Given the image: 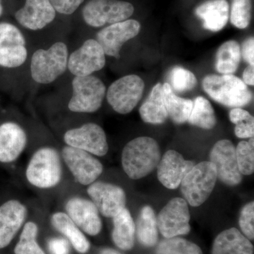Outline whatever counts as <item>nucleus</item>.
Instances as JSON below:
<instances>
[{
    "label": "nucleus",
    "mask_w": 254,
    "mask_h": 254,
    "mask_svg": "<svg viewBox=\"0 0 254 254\" xmlns=\"http://www.w3.org/2000/svg\"><path fill=\"white\" fill-rule=\"evenodd\" d=\"M161 159L158 143L150 137L134 138L125 145L122 153L125 173L131 180L146 177L158 166Z\"/></svg>",
    "instance_id": "nucleus-1"
},
{
    "label": "nucleus",
    "mask_w": 254,
    "mask_h": 254,
    "mask_svg": "<svg viewBox=\"0 0 254 254\" xmlns=\"http://www.w3.org/2000/svg\"><path fill=\"white\" fill-rule=\"evenodd\" d=\"M203 87L212 99L229 108L245 106L252 100L248 87L233 74L208 75L203 79Z\"/></svg>",
    "instance_id": "nucleus-2"
},
{
    "label": "nucleus",
    "mask_w": 254,
    "mask_h": 254,
    "mask_svg": "<svg viewBox=\"0 0 254 254\" xmlns=\"http://www.w3.org/2000/svg\"><path fill=\"white\" fill-rule=\"evenodd\" d=\"M68 52L63 42L55 43L48 50H36L32 55L31 74L33 81L49 84L66 72Z\"/></svg>",
    "instance_id": "nucleus-3"
},
{
    "label": "nucleus",
    "mask_w": 254,
    "mask_h": 254,
    "mask_svg": "<svg viewBox=\"0 0 254 254\" xmlns=\"http://www.w3.org/2000/svg\"><path fill=\"white\" fill-rule=\"evenodd\" d=\"M26 177L28 182L37 188L46 190L59 185L63 167L58 152L51 147L36 150L28 164Z\"/></svg>",
    "instance_id": "nucleus-4"
},
{
    "label": "nucleus",
    "mask_w": 254,
    "mask_h": 254,
    "mask_svg": "<svg viewBox=\"0 0 254 254\" xmlns=\"http://www.w3.org/2000/svg\"><path fill=\"white\" fill-rule=\"evenodd\" d=\"M217 178L216 169L210 161L195 165L180 184L184 199L193 207L203 204L213 192Z\"/></svg>",
    "instance_id": "nucleus-5"
},
{
    "label": "nucleus",
    "mask_w": 254,
    "mask_h": 254,
    "mask_svg": "<svg viewBox=\"0 0 254 254\" xmlns=\"http://www.w3.org/2000/svg\"><path fill=\"white\" fill-rule=\"evenodd\" d=\"M72 96L68 108L73 113H93L103 105L106 96L104 83L96 76H74L72 83Z\"/></svg>",
    "instance_id": "nucleus-6"
},
{
    "label": "nucleus",
    "mask_w": 254,
    "mask_h": 254,
    "mask_svg": "<svg viewBox=\"0 0 254 254\" xmlns=\"http://www.w3.org/2000/svg\"><path fill=\"white\" fill-rule=\"evenodd\" d=\"M134 12L131 3L120 0H90L83 7V18L88 26L102 27L128 19Z\"/></svg>",
    "instance_id": "nucleus-7"
},
{
    "label": "nucleus",
    "mask_w": 254,
    "mask_h": 254,
    "mask_svg": "<svg viewBox=\"0 0 254 254\" xmlns=\"http://www.w3.org/2000/svg\"><path fill=\"white\" fill-rule=\"evenodd\" d=\"M144 81L136 75H127L110 85L106 98L116 113L127 115L136 108L144 91Z\"/></svg>",
    "instance_id": "nucleus-8"
},
{
    "label": "nucleus",
    "mask_w": 254,
    "mask_h": 254,
    "mask_svg": "<svg viewBox=\"0 0 254 254\" xmlns=\"http://www.w3.org/2000/svg\"><path fill=\"white\" fill-rule=\"evenodd\" d=\"M64 141L68 146L103 157L109 150L106 134L103 128L95 123H87L68 130L64 135Z\"/></svg>",
    "instance_id": "nucleus-9"
},
{
    "label": "nucleus",
    "mask_w": 254,
    "mask_h": 254,
    "mask_svg": "<svg viewBox=\"0 0 254 254\" xmlns=\"http://www.w3.org/2000/svg\"><path fill=\"white\" fill-rule=\"evenodd\" d=\"M190 221L188 203L182 198L170 200L157 219L158 228L166 239L187 235L190 230Z\"/></svg>",
    "instance_id": "nucleus-10"
},
{
    "label": "nucleus",
    "mask_w": 254,
    "mask_h": 254,
    "mask_svg": "<svg viewBox=\"0 0 254 254\" xmlns=\"http://www.w3.org/2000/svg\"><path fill=\"white\" fill-rule=\"evenodd\" d=\"M62 153L68 170L82 185L89 186L103 173V166L100 160L88 152L66 145Z\"/></svg>",
    "instance_id": "nucleus-11"
},
{
    "label": "nucleus",
    "mask_w": 254,
    "mask_h": 254,
    "mask_svg": "<svg viewBox=\"0 0 254 254\" xmlns=\"http://www.w3.org/2000/svg\"><path fill=\"white\" fill-rule=\"evenodd\" d=\"M27 58L23 33L11 23H0V66L18 67L26 63Z\"/></svg>",
    "instance_id": "nucleus-12"
},
{
    "label": "nucleus",
    "mask_w": 254,
    "mask_h": 254,
    "mask_svg": "<svg viewBox=\"0 0 254 254\" xmlns=\"http://www.w3.org/2000/svg\"><path fill=\"white\" fill-rule=\"evenodd\" d=\"M105 55L96 40H87L68 56L67 68L74 76H90L104 68Z\"/></svg>",
    "instance_id": "nucleus-13"
},
{
    "label": "nucleus",
    "mask_w": 254,
    "mask_h": 254,
    "mask_svg": "<svg viewBox=\"0 0 254 254\" xmlns=\"http://www.w3.org/2000/svg\"><path fill=\"white\" fill-rule=\"evenodd\" d=\"M210 162L215 165L217 176L228 186L241 183L242 175L238 168L236 148L229 140H220L213 145L210 153Z\"/></svg>",
    "instance_id": "nucleus-14"
},
{
    "label": "nucleus",
    "mask_w": 254,
    "mask_h": 254,
    "mask_svg": "<svg viewBox=\"0 0 254 254\" xmlns=\"http://www.w3.org/2000/svg\"><path fill=\"white\" fill-rule=\"evenodd\" d=\"M141 31V24L136 20L127 19L113 23L100 30L96 41L104 50L105 55L119 59L123 45L133 39Z\"/></svg>",
    "instance_id": "nucleus-15"
},
{
    "label": "nucleus",
    "mask_w": 254,
    "mask_h": 254,
    "mask_svg": "<svg viewBox=\"0 0 254 254\" xmlns=\"http://www.w3.org/2000/svg\"><path fill=\"white\" fill-rule=\"evenodd\" d=\"M87 193L99 213L106 218H113L126 208V193L123 188L117 185L107 182H93L88 187Z\"/></svg>",
    "instance_id": "nucleus-16"
},
{
    "label": "nucleus",
    "mask_w": 254,
    "mask_h": 254,
    "mask_svg": "<svg viewBox=\"0 0 254 254\" xmlns=\"http://www.w3.org/2000/svg\"><path fill=\"white\" fill-rule=\"evenodd\" d=\"M68 216L80 229L91 236L98 235L102 230L100 213L91 200L80 197H73L66 204Z\"/></svg>",
    "instance_id": "nucleus-17"
},
{
    "label": "nucleus",
    "mask_w": 254,
    "mask_h": 254,
    "mask_svg": "<svg viewBox=\"0 0 254 254\" xmlns=\"http://www.w3.org/2000/svg\"><path fill=\"white\" fill-rule=\"evenodd\" d=\"M194 165L193 161L185 160L176 150H168L157 166L159 181L166 188L175 190Z\"/></svg>",
    "instance_id": "nucleus-18"
},
{
    "label": "nucleus",
    "mask_w": 254,
    "mask_h": 254,
    "mask_svg": "<svg viewBox=\"0 0 254 254\" xmlns=\"http://www.w3.org/2000/svg\"><path fill=\"white\" fill-rule=\"evenodd\" d=\"M56 11L50 0H26L23 7L16 11L15 18L23 27L38 31L54 21Z\"/></svg>",
    "instance_id": "nucleus-19"
},
{
    "label": "nucleus",
    "mask_w": 254,
    "mask_h": 254,
    "mask_svg": "<svg viewBox=\"0 0 254 254\" xmlns=\"http://www.w3.org/2000/svg\"><path fill=\"white\" fill-rule=\"evenodd\" d=\"M27 214L26 207L18 200H9L0 205V250L11 243Z\"/></svg>",
    "instance_id": "nucleus-20"
},
{
    "label": "nucleus",
    "mask_w": 254,
    "mask_h": 254,
    "mask_svg": "<svg viewBox=\"0 0 254 254\" xmlns=\"http://www.w3.org/2000/svg\"><path fill=\"white\" fill-rule=\"evenodd\" d=\"M27 144V135L17 123L0 125V163H10L19 158Z\"/></svg>",
    "instance_id": "nucleus-21"
},
{
    "label": "nucleus",
    "mask_w": 254,
    "mask_h": 254,
    "mask_svg": "<svg viewBox=\"0 0 254 254\" xmlns=\"http://www.w3.org/2000/svg\"><path fill=\"white\" fill-rule=\"evenodd\" d=\"M195 14L203 20V27L210 31H221L230 16V6L226 0H210L199 5Z\"/></svg>",
    "instance_id": "nucleus-22"
},
{
    "label": "nucleus",
    "mask_w": 254,
    "mask_h": 254,
    "mask_svg": "<svg viewBox=\"0 0 254 254\" xmlns=\"http://www.w3.org/2000/svg\"><path fill=\"white\" fill-rule=\"evenodd\" d=\"M212 254H254V246L240 230L232 227L215 238Z\"/></svg>",
    "instance_id": "nucleus-23"
},
{
    "label": "nucleus",
    "mask_w": 254,
    "mask_h": 254,
    "mask_svg": "<svg viewBox=\"0 0 254 254\" xmlns=\"http://www.w3.org/2000/svg\"><path fill=\"white\" fill-rule=\"evenodd\" d=\"M142 120L151 125H161L168 118L165 100H164L163 84L157 83L139 110Z\"/></svg>",
    "instance_id": "nucleus-24"
},
{
    "label": "nucleus",
    "mask_w": 254,
    "mask_h": 254,
    "mask_svg": "<svg viewBox=\"0 0 254 254\" xmlns=\"http://www.w3.org/2000/svg\"><path fill=\"white\" fill-rule=\"evenodd\" d=\"M51 222L53 227L69 241L78 253L86 254L90 250L89 242L67 214L63 212L53 214Z\"/></svg>",
    "instance_id": "nucleus-25"
},
{
    "label": "nucleus",
    "mask_w": 254,
    "mask_h": 254,
    "mask_svg": "<svg viewBox=\"0 0 254 254\" xmlns=\"http://www.w3.org/2000/svg\"><path fill=\"white\" fill-rule=\"evenodd\" d=\"M113 218V242L121 250H131L134 245L136 225L129 210L125 208Z\"/></svg>",
    "instance_id": "nucleus-26"
},
{
    "label": "nucleus",
    "mask_w": 254,
    "mask_h": 254,
    "mask_svg": "<svg viewBox=\"0 0 254 254\" xmlns=\"http://www.w3.org/2000/svg\"><path fill=\"white\" fill-rule=\"evenodd\" d=\"M163 91L168 117L178 125L188 121L193 108V100L177 96L168 83L163 85Z\"/></svg>",
    "instance_id": "nucleus-27"
},
{
    "label": "nucleus",
    "mask_w": 254,
    "mask_h": 254,
    "mask_svg": "<svg viewBox=\"0 0 254 254\" xmlns=\"http://www.w3.org/2000/svg\"><path fill=\"white\" fill-rule=\"evenodd\" d=\"M136 232L138 240L145 247H153L158 240V224L154 210L149 206L143 207L137 220Z\"/></svg>",
    "instance_id": "nucleus-28"
},
{
    "label": "nucleus",
    "mask_w": 254,
    "mask_h": 254,
    "mask_svg": "<svg viewBox=\"0 0 254 254\" xmlns=\"http://www.w3.org/2000/svg\"><path fill=\"white\" fill-rule=\"evenodd\" d=\"M240 46L235 41H228L219 48L215 60V68L221 74L236 72L241 61Z\"/></svg>",
    "instance_id": "nucleus-29"
},
{
    "label": "nucleus",
    "mask_w": 254,
    "mask_h": 254,
    "mask_svg": "<svg viewBox=\"0 0 254 254\" xmlns=\"http://www.w3.org/2000/svg\"><path fill=\"white\" fill-rule=\"evenodd\" d=\"M193 108L188 122L193 126L203 129H212L216 125L215 111L210 102L202 96L197 97L193 101Z\"/></svg>",
    "instance_id": "nucleus-30"
},
{
    "label": "nucleus",
    "mask_w": 254,
    "mask_h": 254,
    "mask_svg": "<svg viewBox=\"0 0 254 254\" xmlns=\"http://www.w3.org/2000/svg\"><path fill=\"white\" fill-rule=\"evenodd\" d=\"M38 228L35 222L25 224L19 241L14 248L15 254H46L37 242Z\"/></svg>",
    "instance_id": "nucleus-31"
},
{
    "label": "nucleus",
    "mask_w": 254,
    "mask_h": 254,
    "mask_svg": "<svg viewBox=\"0 0 254 254\" xmlns=\"http://www.w3.org/2000/svg\"><path fill=\"white\" fill-rule=\"evenodd\" d=\"M158 254H203L198 245L180 237L162 241L157 248Z\"/></svg>",
    "instance_id": "nucleus-32"
},
{
    "label": "nucleus",
    "mask_w": 254,
    "mask_h": 254,
    "mask_svg": "<svg viewBox=\"0 0 254 254\" xmlns=\"http://www.w3.org/2000/svg\"><path fill=\"white\" fill-rule=\"evenodd\" d=\"M170 87L177 93H186L193 90L197 84L195 75L190 70L175 66L172 68L168 75Z\"/></svg>",
    "instance_id": "nucleus-33"
},
{
    "label": "nucleus",
    "mask_w": 254,
    "mask_h": 254,
    "mask_svg": "<svg viewBox=\"0 0 254 254\" xmlns=\"http://www.w3.org/2000/svg\"><path fill=\"white\" fill-rule=\"evenodd\" d=\"M252 19V0H233L230 21L235 27L245 29Z\"/></svg>",
    "instance_id": "nucleus-34"
},
{
    "label": "nucleus",
    "mask_w": 254,
    "mask_h": 254,
    "mask_svg": "<svg viewBox=\"0 0 254 254\" xmlns=\"http://www.w3.org/2000/svg\"><path fill=\"white\" fill-rule=\"evenodd\" d=\"M236 157L242 175H250L254 173V145L249 141H240L236 148Z\"/></svg>",
    "instance_id": "nucleus-35"
},
{
    "label": "nucleus",
    "mask_w": 254,
    "mask_h": 254,
    "mask_svg": "<svg viewBox=\"0 0 254 254\" xmlns=\"http://www.w3.org/2000/svg\"><path fill=\"white\" fill-rule=\"evenodd\" d=\"M254 201L247 203L241 210L240 226L244 235L250 240L254 238Z\"/></svg>",
    "instance_id": "nucleus-36"
},
{
    "label": "nucleus",
    "mask_w": 254,
    "mask_h": 254,
    "mask_svg": "<svg viewBox=\"0 0 254 254\" xmlns=\"http://www.w3.org/2000/svg\"><path fill=\"white\" fill-rule=\"evenodd\" d=\"M55 11L61 14H72L84 0H50Z\"/></svg>",
    "instance_id": "nucleus-37"
},
{
    "label": "nucleus",
    "mask_w": 254,
    "mask_h": 254,
    "mask_svg": "<svg viewBox=\"0 0 254 254\" xmlns=\"http://www.w3.org/2000/svg\"><path fill=\"white\" fill-rule=\"evenodd\" d=\"M48 250L50 254H69L70 246L66 239L56 237L48 242Z\"/></svg>",
    "instance_id": "nucleus-38"
},
{
    "label": "nucleus",
    "mask_w": 254,
    "mask_h": 254,
    "mask_svg": "<svg viewBox=\"0 0 254 254\" xmlns=\"http://www.w3.org/2000/svg\"><path fill=\"white\" fill-rule=\"evenodd\" d=\"M235 135L238 138H252L254 135V120L237 124L235 128Z\"/></svg>",
    "instance_id": "nucleus-39"
},
{
    "label": "nucleus",
    "mask_w": 254,
    "mask_h": 254,
    "mask_svg": "<svg viewBox=\"0 0 254 254\" xmlns=\"http://www.w3.org/2000/svg\"><path fill=\"white\" fill-rule=\"evenodd\" d=\"M230 120L235 125L243 123V122L250 121L254 119V117L251 115L247 110L242 109L241 108H235L230 113Z\"/></svg>",
    "instance_id": "nucleus-40"
},
{
    "label": "nucleus",
    "mask_w": 254,
    "mask_h": 254,
    "mask_svg": "<svg viewBox=\"0 0 254 254\" xmlns=\"http://www.w3.org/2000/svg\"><path fill=\"white\" fill-rule=\"evenodd\" d=\"M244 60L251 66L254 65V37L247 39L244 43L242 49Z\"/></svg>",
    "instance_id": "nucleus-41"
},
{
    "label": "nucleus",
    "mask_w": 254,
    "mask_h": 254,
    "mask_svg": "<svg viewBox=\"0 0 254 254\" xmlns=\"http://www.w3.org/2000/svg\"><path fill=\"white\" fill-rule=\"evenodd\" d=\"M243 81L246 85L254 86V66L249 65L245 68L243 73Z\"/></svg>",
    "instance_id": "nucleus-42"
},
{
    "label": "nucleus",
    "mask_w": 254,
    "mask_h": 254,
    "mask_svg": "<svg viewBox=\"0 0 254 254\" xmlns=\"http://www.w3.org/2000/svg\"><path fill=\"white\" fill-rule=\"evenodd\" d=\"M100 254H121L117 251L111 250V249H105L100 252Z\"/></svg>",
    "instance_id": "nucleus-43"
},
{
    "label": "nucleus",
    "mask_w": 254,
    "mask_h": 254,
    "mask_svg": "<svg viewBox=\"0 0 254 254\" xmlns=\"http://www.w3.org/2000/svg\"><path fill=\"white\" fill-rule=\"evenodd\" d=\"M3 13V6H2V2H1V0H0V16H1Z\"/></svg>",
    "instance_id": "nucleus-44"
}]
</instances>
